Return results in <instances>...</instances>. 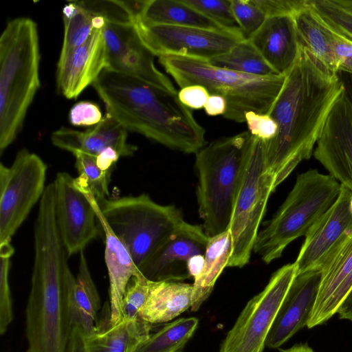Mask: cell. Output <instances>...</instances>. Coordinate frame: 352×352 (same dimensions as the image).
Segmentation results:
<instances>
[{
	"mask_svg": "<svg viewBox=\"0 0 352 352\" xmlns=\"http://www.w3.org/2000/svg\"><path fill=\"white\" fill-rule=\"evenodd\" d=\"M343 91L336 74L326 72L301 45L267 113L278 127L275 137L266 142L275 188L313 155L328 115Z\"/></svg>",
	"mask_w": 352,
	"mask_h": 352,
	"instance_id": "obj_1",
	"label": "cell"
},
{
	"mask_svg": "<svg viewBox=\"0 0 352 352\" xmlns=\"http://www.w3.org/2000/svg\"><path fill=\"white\" fill-rule=\"evenodd\" d=\"M34 257L25 309L27 352H65L72 329L69 309V257L55 215L54 197L38 204Z\"/></svg>",
	"mask_w": 352,
	"mask_h": 352,
	"instance_id": "obj_2",
	"label": "cell"
},
{
	"mask_svg": "<svg viewBox=\"0 0 352 352\" xmlns=\"http://www.w3.org/2000/svg\"><path fill=\"white\" fill-rule=\"evenodd\" d=\"M93 87L107 113L127 131L168 148L196 153L206 144V130L173 92L134 76L104 69Z\"/></svg>",
	"mask_w": 352,
	"mask_h": 352,
	"instance_id": "obj_3",
	"label": "cell"
},
{
	"mask_svg": "<svg viewBox=\"0 0 352 352\" xmlns=\"http://www.w3.org/2000/svg\"><path fill=\"white\" fill-rule=\"evenodd\" d=\"M36 23L27 17L10 21L0 37V151L21 131L40 87Z\"/></svg>",
	"mask_w": 352,
	"mask_h": 352,
	"instance_id": "obj_4",
	"label": "cell"
},
{
	"mask_svg": "<svg viewBox=\"0 0 352 352\" xmlns=\"http://www.w3.org/2000/svg\"><path fill=\"white\" fill-rule=\"evenodd\" d=\"M254 141L249 131L222 137L195 153L198 212L210 236L229 230L243 172Z\"/></svg>",
	"mask_w": 352,
	"mask_h": 352,
	"instance_id": "obj_5",
	"label": "cell"
},
{
	"mask_svg": "<svg viewBox=\"0 0 352 352\" xmlns=\"http://www.w3.org/2000/svg\"><path fill=\"white\" fill-rule=\"evenodd\" d=\"M159 62L181 87L201 85L210 95L223 97L225 118L245 122V114H267L280 91L285 75L253 76L214 67L206 60L180 56H162Z\"/></svg>",
	"mask_w": 352,
	"mask_h": 352,
	"instance_id": "obj_6",
	"label": "cell"
},
{
	"mask_svg": "<svg viewBox=\"0 0 352 352\" xmlns=\"http://www.w3.org/2000/svg\"><path fill=\"white\" fill-rule=\"evenodd\" d=\"M341 184L329 175L311 169L299 174L292 190L273 217L258 232L253 250L267 264L305 236L337 199Z\"/></svg>",
	"mask_w": 352,
	"mask_h": 352,
	"instance_id": "obj_7",
	"label": "cell"
},
{
	"mask_svg": "<svg viewBox=\"0 0 352 352\" xmlns=\"http://www.w3.org/2000/svg\"><path fill=\"white\" fill-rule=\"evenodd\" d=\"M88 195L111 232L127 248L138 270L184 221L179 208L159 204L147 194L109 198L99 204Z\"/></svg>",
	"mask_w": 352,
	"mask_h": 352,
	"instance_id": "obj_8",
	"label": "cell"
},
{
	"mask_svg": "<svg viewBox=\"0 0 352 352\" xmlns=\"http://www.w3.org/2000/svg\"><path fill=\"white\" fill-rule=\"evenodd\" d=\"M275 189L267 162L266 142L254 137L229 226L232 252L228 267H242L249 263L268 199Z\"/></svg>",
	"mask_w": 352,
	"mask_h": 352,
	"instance_id": "obj_9",
	"label": "cell"
},
{
	"mask_svg": "<svg viewBox=\"0 0 352 352\" xmlns=\"http://www.w3.org/2000/svg\"><path fill=\"white\" fill-rule=\"evenodd\" d=\"M47 166L36 154L20 150L10 166L0 164V245L12 237L40 202Z\"/></svg>",
	"mask_w": 352,
	"mask_h": 352,
	"instance_id": "obj_10",
	"label": "cell"
},
{
	"mask_svg": "<svg viewBox=\"0 0 352 352\" xmlns=\"http://www.w3.org/2000/svg\"><path fill=\"white\" fill-rule=\"evenodd\" d=\"M296 274L294 263L276 271L263 290L248 302L219 352H263L267 336Z\"/></svg>",
	"mask_w": 352,
	"mask_h": 352,
	"instance_id": "obj_11",
	"label": "cell"
},
{
	"mask_svg": "<svg viewBox=\"0 0 352 352\" xmlns=\"http://www.w3.org/2000/svg\"><path fill=\"white\" fill-rule=\"evenodd\" d=\"M134 26L143 44L158 57L180 56L208 60L228 52L244 39L227 31L192 27L146 25L140 21Z\"/></svg>",
	"mask_w": 352,
	"mask_h": 352,
	"instance_id": "obj_12",
	"label": "cell"
},
{
	"mask_svg": "<svg viewBox=\"0 0 352 352\" xmlns=\"http://www.w3.org/2000/svg\"><path fill=\"white\" fill-rule=\"evenodd\" d=\"M53 184L56 223L70 256L83 251L101 226L91 201L68 173H58Z\"/></svg>",
	"mask_w": 352,
	"mask_h": 352,
	"instance_id": "obj_13",
	"label": "cell"
},
{
	"mask_svg": "<svg viewBox=\"0 0 352 352\" xmlns=\"http://www.w3.org/2000/svg\"><path fill=\"white\" fill-rule=\"evenodd\" d=\"M102 34L107 52L106 69L177 92L171 80L155 67L154 55L142 42L134 24L106 21Z\"/></svg>",
	"mask_w": 352,
	"mask_h": 352,
	"instance_id": "obj_14",
	"label": "cell"
},
{
	"mask_svg": "<svg viewBox=\"0 0 352 352\" xmlns=\"http://www.w3.org/2000/svg\"><path fill=\"white\" fill-rule=\"evenodd\" d=\"M210 236L203 226L184 221L139 267L153 282H180L190 277L188 262L204 255Z\"/></svg>",
	"mask_w": 352,
	"mask_h": 352,
	"instance_id": "obj_15",
	"label": "cell"
},
{
	"mask_svg": "<svg viewBox=\"0 0 352 352\" xmlns=\"http://www.w3.org/2000/svg\"><path fill=\"white\" fill-rule=\"evenodd\" d=\"M316 144V160L352 192V109L344 91L329 112Z\"/></svg>",
	"mask_w": 352,
	"mask_h": 352,
	"instance_id": "obj_16",
	"label": "cell"
},
{
	"mask_svg": "<svg viewBox=\"0 0 352 352\" xmlns=\"http://www.w3.org/2000/svg\"><path fill=\"white\" fill-rule=\"evenodd\" d=\"M351 195L352 192L341 185L336 201L307 233L294 262L297 274L320 267L352 231Z\"/></svg>",
	"mask_w": 352,
	"mask_h": 352,
	"instance_id": "obj_17",
	"label": "cell"
},
{
	"mask_svg": "<svg viewBox=\"0 0 352 352\" xmlns=\"http://www.w3.org/2000/svg\"><path fill=\"white\" fill-rule=\"evenodd\" d=\"M322 277L321 267L296 274L267 336L265 346L277 349L307 325Z\"/></svg>",
	"mask_w": 352,
	"mask_h": 352,
	"instance_id": "obj_18",
	"label": "cell"
},
{
	"mask_svg": "<svg viewBox=\"0 0 352 352\" xmlns=\"http://www.w3.org/2000/svg\"><path fill=\"white\" fill-rule=\"evenodd\" d=\"M106 67L102 29L94 28L83 44L60 54L56 75L57 89L65 98L75 99L93 85Z\"/></svg>",
	"mask_w": 352,
	"mask_h": 352,
	"instance_id": "obj_19",
	"label": "cell"
},
{
	"mask_svg": "<svg viewBox=\"0 0 352 352\" xmlns=\"http://www.w3.org/2000/svg\"><path fill=\"white\" fill-rule=\"evenodd\" d=\"M322 277L316 301L307 323L313 328L330 319L352 289V231L320 267Z\"/></svg>",
	"mask_w": 352,
	"mask_h": 352,
	"instance_id": "obj_20",
	"label": "cell"
},
{
	"mask_svg": "<svg viewBox=\"0 0 352 352\" xmlns=\"http://www.w3.org/2000/svg\"><path fill=\"white\" fill-rule=\"evenodd\" d=\"M127 130L108 113L94 128L85 131L62 126L51 135L52 144L72 153H82L97 157L109 148L120 157L132 156L138 147L127 142Z\"/></svg>",
	"mask_w": 352,
	"mask_h": 352,
	"instance_id": "obj_21",
	"label": "cell"
},
{
	"mask_svg": "<svg viewBox=\"0 0 352 352\" xmlns=\"http://www.w3.org/2000/svg\"><path fill=\"white\" fill-rule=\"evenodd\" d=\"M294 16L267 17L262 27L250 38L278 75H285L300 54L301 45Z\"/></svg>",
	"mask_w": 352,
	"mask_h": 352,
	"instance_id": "obj_22",
	"label": "cell"
},
{
	"mask_svg": "<svg viewBox=\"0 0 352 352\" xmlns=\"http://www.w3.org/2000/svg\"><path fill=\"white\" fill-rule=\"evenodd\" d=\"M154 324L143 319H122L113 325L109 303L106 302L95 331L86 336L89 352H132L151 334Z\"/></svg>",
	"mask_w": 352,
	"mask_h": 352,
	"instance_id": "obj_23",
	"label": "cell"
},
{
	"mask_svg": "<svg viewBox=\"0 0 352 352\" xmlns=\"http://www.w3.org/2000/svg\"><path fill=\"white\" fill-rule=\"evenodd\" d=\"M96 211L101 230L104 234V261L109 280V306L113 325L122 320V302L130 279L140 274L125 245L113 234L105 221Z\"/></svg>",
	"mask_w": 352,
	"mask_h": 352,
	"instance_id": "obj_24",
	"label": "cell"
},
{
	"mask_svg": "<svg viewBox=\"0 0 352 352\" xmlns=\"http://www.w3.org/2000/svg\"><path fill=\"white\" fill-rule=\"evenodd\" d=\"M69 309L72 327L82 329L88 336L96 329L100 298L92 279L84 252H80L76 277L69 278Z\"/></svg>",
	"mask_w": 352,
	"mask_h": 352,
	"instance_id": "obj_25",
	"label": "cell"
},
{
	"mask_svg": "<svg viewBox=\"0 0 352 352\" xmlns=\"http://www.w3.org/2000/svg\"><path fill=\"white\" fill-rule=\"evenodd\" d=\"M300 45L327 72L336 74L338 63L332 43V30L311 4L294 16Z\"/></svg>",
	"mask_w": 352,
	"mask_h": 352,
	"instance_id": "obj_26",
	"label": "cell"
},
{
	"mask_svg": "<svg viewBox=\"0 0 352 352\" xmlns=\"http://www.w3.org/2000/svg\"><path fill=\"white\" fill-rule=\"evenodd\" d=\"M194 287L182 282H155L140 311L144 320L155 324L168 322L191 308Z\"/></svg>",
	"mask_w": 352,
	"mask_h": 352,
	"instance_id": "obj_27",
	"label": "cell"
},
{
	"mask_svg": "<svg viewBox=\"0 0 352 352\" xmlns=\"http://www.w3.org/2000/svg\"><path fill=\"white\" fill-rule=\"evenodd\" d=\"M232 252V241L229 230L210 237L204 254L203 270L192 284V311L198 310L211 294L217 278L228 267Z\"/></svg>",
	"mask_w": 352,
	"mask_h": 352,
	"instance_id": "obj_28",
	"label": "cell"
},
{
	"mask_svg": "<svg viewBox=\"0 0 352 352\" xmlns=\"http://www.w3.org/2000/svg\"><path fill=\"white\" fill-rule=\"evenodd\" d=\"M136 21L146 25H170L226 31L182 0H147Z\"/></svg>",
	"mask_w": 352,
	"mask_h": 352,
	"instance_id": "obj_29",
	"label": "cell"
},
{
	"mask_svg": "<svg viewBox=\"0 0 352 352\" xmlns=\"http://www.w3.org/2000/svg\"><path fill=\"white\" fill-rule=\"evenodd\" d=\"M198 323L199 320L195 317L175 320L151 333L132 352H182Z\"/></svg>",
	"mask_w": 352,
	"mask_h": 352,
	"instance_id": "obj_30",
	"label": "cell"
},
{
	"mask_svg": "<svg viewBox=\"0 0 352 352\" xmlns=\"http://www.w3.org/2000/svg\"><path fill=\"white\" fill-rule=\"evenodd\" d=\"M207 61L214 67L249 75H278L266 62L250 39L241 40L228 52Z\"/></svg>",
	"mask_w": 352,
	"mask_h": 352,
	"instance_id": "obj_31",
	"label": "cell"
},
{
	"mask_svg": "<svg viewBox=\"0 0 352 352\" xmlns=\"http://www.w3.org/2000/svg\"><path fill=\"white\" fill-rule=\"evenodd\" d=\"M73 155L78 173L74 178L76 186L84 193L91 194L98 204L109 199L111 171L101 169L93 156L78 152Z\"/></svg>",
	"mask_w": 352,
	"mask_h": 352,
	"instance_id": "obj_32",
	"label": "cell"
},
{
	"mask_svg": "<svg viewBox=\"0 0 352 352\" xmlns=\"http://www.w3.org/2000/svg\"><path fill=\"white\" fill-rule=\"evenodd\" d=\"M94 16L79 1L70 2L64 6V36L60 54L78 47L87 40L94 29Z\"/></svg>",
	"mask_w": 352,
	"mask_h": 352,
	"instance_id": "obj_33",
	"label": "cell"
},
{
	"mask_svg": "<svg viewBox=\"0 0 352 352\" xmlns=\"http://www.w3.org/2000/svg\"><path fill=\"white\" fill-rule=\"evenodd\" d=\"M182 1L206 16L223 30L243 37L232 11L230 0H182Z\"/></svg>",
	"mask_w": 352,
	"mask_h": 352,
	"instance_id": "obj_34",
	"label": "cell"
},
{
	"mask_svg": "<svg viewBox=\"0 0 352 352\" xmlns=\"http://www.w3.org/2000/svg\"><path fill=\"white\" fill-rule=\"evenodd\" d=\"M14 249L11 242L0 245V334L3 335L13 320V307L9 273Z\"/></svg>",
	"mask_w": 352,
	"mask_h": 352,
	"instance_id": "obj_35",
	"label": "cell"
},
{
	"mask_svg": "<svg viewBox=\"0 0 352 352\" xmlns=\"http://www.w3.org/2000/svg\"><path fill=\"white\" fill-rule=\"evenodd\" d=\"M140 273L129 281L122 302V319L135 320L141 319L140 311L155 285Z\"/></svg>",
	"mask_w": 352,
	"mask_h": 352,
	"instance_id": "obj_36",
	"label": "cell"
},
{
	"mask_svg": "<svg viewBox=\"0 0 352 352\" xmlns=\"http://www.w3.org/2000/svg\"><path fill=\"white\" fill-rule=\"evenodd\" d=\"M312 6L333 30L352 41V11L337 0H312Z\"/></svg>",
	"mask_w": 352,
	"mask_h": 352,
	"instance_id": "obj_37",
	"label": "cell"
},
{
	"mask_svg": "<svg viewBox=\"0 0 352 352\" xmlns=\"http://www.w3.org/2000/svg\"><path fill=\"white\" fill-rule=\"evenodd\" d=\"M230 3L243 38L250 39L267 17L253 0H230Z\"/></svg>",
	"mask_w": 352,
	"mask_h": 352,
	"instance_id": "obj_38",
	"label": "cell"
},
{
	"mask_svg": "<svg viewBox=\"0 0 352 352\" xmlns=\"http://www.w3.org/2000/svg\"><path fill=\"white\" fill-rule=\"evenodd\" d=\"M267 17L295 16L300 10L309 6L311 0H253Z\"/></svg>",
	"mask_w": 352,
	"mask_h": 352,
	"instance_id": "obj_39",
	"label": "cell"
},
{
	"mask_svg": "<svg viewBox=\"0 0 352 352\" xmlns=\"http://www.w3.org/2000/svg\"><path fill=\"white\" fill-rule=\"evenodd\" d=\"M248 131L255 138L265 142L270 141L277 133V124L268 114L248 111L245 114Z\"/></svg>",
	"mask_w": 352,
	"mask_h": 352,
	"instance_id": "obj_40",
	"label": "cell"
},
{
	"mask_svg": "<svg viewBox=\"0 0 352 352\" xmlns=\"http://www.w3.org/2000/svg\"><path fill=\"white\" fill-rule=\"evenodd\" d=\"M102 119V112L99 106L90 101H80L76 103L69 113V121L73 126L96 125Z\"/></svg>",
	"mask_w": 352,
	"mask_h": 352,
	"instance_id": "obj_41",
	"label": "cell"
},
{
	"mask_svg": "<svg viewBox=\"0 0 352 352\" xmlns=\"http://www.w3.org/2000/svg\"><path fill=\"white\" fill-rule=\"evenodd\" d=\"M331 30L332 43L338 63V71L343 70L352 73V41L332 28Z\"/></svg>",
	"mask_w": 352,
	"mask_h": 352,
	"instance_id": "obj_42",
	"label": "cell"
},
{
	"mask_svg": "<svg viewBox=\"0 0 352 352\" xmlns=\"http://www.w3.org/2000/svg\"><path fill=\"white\" fill-rule=\"evenodd\" d=\"M177 95L181 102L188 108L199 109L204 107L210 94L204 87L195 85L181 88Z\"/></svg>",
	"mask_w": 352,
	"mask_h": 352,
	"instance_id": "obj_43",
	"label": "cell"
},
{
	"mask_svg": "<svg viewBox=\"0 0 352 352\" xmlns=\"http://www.w3.org/2000/svg\"><path fill=\"white\" fill-rule=\"evenodd\" d=\"M65 352H89L85 334L79 327H72Z\"/></svg>",
	"mask_w": 352,
	"mask_h": 352,
	"instance_id": "obj_44",
	"label": "cell"
},
{
	"mask_svg": "<svg viewBox=\"0 0 352 352\" xmlns=\"http://www.w3.org/2000/svg\"><path fill=\"white\" fill-rule=\"evenodd\" d=\"M204 111L209 116L224 115L226 111V99L219 95H210L204 106Z\"/></svg>",
	"mask_w": 352,
	"mask_h": 352,
	"instance_id": "obj_45",
	"label": "cell"
},
{
	"mask_svg": "<svg viewBox=\"0 0 352 352\" xmlns=\"http://www.w3.org/2000/svg\"><path fill=\"white\" fill-rule=\"evenodd\" d=\"M336 76L343 87L344 94L352 109V73L338 70Z\"/></svg>",
	"mask_w": 352,
	"mask_h": 352,
	"instance_id": "obj_46",
	"label": "cell"
},
{
	"mask_svg": "<svg viewBox=\"0 0 352 352\" xmlns=\"http://www.w3.org/2000/svg\"><path fill=\"white\" fill-rule=\"evenodd\" d=\"M336 314L341 319L352 321V289L340 305Z\"/></svg>",
	"mask_w": 352,
	"mask_h": 352,
	"instance_id": "obj_47",
	"label": "cell"
},
{
	"mask_svg": "<svg viewBox=\"0 0 352 352\" xmlns=\"http://www.w3.org/2000/svg\"><path fill=\"white\" fill-rule=\"evenodd\" d=\"M204 264V255L192 256L188 262V270L190 277L195 279L201 272Z\"/></svg>",
	"mask_w": 352,
	"mask_h": 352,
	"instance_id": "obj_48",
	"label": "cell"
},
{
	"mask_svg": "<svg viewBox=\"0 0 352 352\" xmlns=\"http://www.w3.org/2000/svg\"><path fill=\"white\" fill-rule=\"evenodd\" d=\"M280 352H315L306 344H296L287 349H280Z\"/></svg>",
	"mask_w": 352,
	"mask_h": 352,
	"instance_id": "obj_49",
	"label": "cell"
},
{
	"mask_svg": "<svg viewBox=\"0 0 352 352\" xmlns=\"http://www.w3.org/2000/svg\"><path fill=\"white\" fill-rule=\"evenodd\" d=\"M349 209L350 212L352 214V195L351 197L350 202H349Z\"/></svg>",
	"mask_w": 352,
	"mask_h": 352,
	"instance_id": "obj_50",
	"label": "cell"
}]
</instances>
